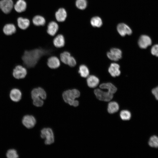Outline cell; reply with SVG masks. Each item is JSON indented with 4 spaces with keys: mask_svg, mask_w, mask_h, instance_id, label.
Wrapping results in <instances>:
<instances>
[{
    "mask_svg": "<svg viewBox=\"0 0 158 158\" xmlns=\"http://www.w3.org/2000/svg\"><path fill=\"white\" fill-rule=\"evenodd\" d=\"M30 95L33 104L37 107H41L43 105L44 100H45L47 97L46 91L41 87L33 89L31 91Z\"/></svg>",
    "mask_w": 158,
    "mask_h": 158,
    "instance_id": "cell-3",
    "label": "cell"
},
{
    "mask_svg": "<svg viewBox=\"0 0 158 158\" xmlns=\"http://www.w3.org/2000/svg\"><path fill=\"white\" fill-rule=\"evenodd\" d=\"M152 43L151 38L146 35H142L140 37L138 41V44L140 48L143 49L146 48Z\"/></svg>",
    "mask_w": 158,
    "mask_h": 158,
    "instance_id": "cell-12",
    "label": "cell"
},
{
    "mask_svg": "<svg viewBox=\"0 0 158 158\" xmlns=\"http://www.w3.org/2000/svg\"><path fill=\"white\" fill-rule=\"evenodd\" d=\"M56 49V48L54 47L51 48L40 47L25 50L21 57L23 64L28 69L33 68L43 56H55Z\"/></svg>",
    "mask_w": 158,
    "mask_h": 158,
    "instance_id": "cell-1",
    "label": "cell"
},
{
    "mask_svg": "<svg viewBox=\"0 0 158 158\" xmlns=\"http://www.w3.org/2000/svg\"><path fill=\"white\" fill-rule=\"evenodd\" d=\"M91 25L93 27H100L102 24L101 18L98 16L92 17L90 20Z\"/></svg>",
    "mask_w": 158,
    "mask_h": 158,
    "instance_id": "cell-27",
    "label": "cell"
},
{
    "mask_svg": "<svg viewBox=\"0 0 158 158\" xmlns=\"http://www.w3.org/2000/svg\"><path fill=\"white\" fill-rule=\"evenodd\" d=\"M78 72L80 76L83 78H87L89 75L90 71L88 68L83 64L79 66Z\"/></svg>",
    "mask_w": 158,
    "mask_h": 158,
    "instance_id": "cell-21",
    "label": "cell"
},
{
    "mask_svg": "<svg viewBox=\"0 0 158 158\" xmlns=\"http://www.w3.org/2000/svg\"><path fill=\"white\" fill-rule=\"evenodd\" d=\"M117 28L118 32L122 36H124L126 35H130L132 33V30L130 28L124 23L118 24Z\"/></svg>",
    "mask_w": 158,
    "mask_h": 158,
    "instance_id": "cell-14",
    "label": "cell"
},
{
    "mask_svg": "<svg viewBox=\"0 0 158 158\" xmlns=\"http://www.w3.org/2000/svg\"><path fill=\"white\" fill-rule=\"evenodd\" d=\"M87 0H76L75 2L76 7L81 10H85L87 8Z\"/></svg>",
    "mask_w": 158,
    "mask_h": 158,
    "instance_id": "cell-25",
    "label": "cell"
},
{
    "mask_svg": "<svg viewBox=\"0 0 158 158\" xmlns=\"http://www.w3.org/2000/svg\"><path fill=\"white\" fill-rule=\"evenodd\" d=\"M100 88L107 90L112 94L115 93L117 90L116 87L112 83H103L99 86Z\"/></svg>",
    "mask_w": 158,
    "mask_h": 158,
    "instance_id": "cell-23",
    "label": "cell"
},
{
    "mask_svg": "<svg viewBox=\"0 0 158 158\" xmlns=\"http://www.w3.org/2000/svg\"><path fill=\"white\" fill-rule=\"evenodd\" d=\"M120 66L116 63H111L109 68L108 71L111 75L113 77L118 76L121 74L119 69Z\"/></svg>",
    "mask_w": 158,
    "mask_h": 158,
    "instance_id": "cell-18",
    "label": "cell"
},
{
    "mask_svg": "<svg viewBox=\"0 0 158 158\" xmlns=\"http://www.w3.org/2000/svg\"><path fill=\"white\" fill-rule=\"evenodd\" d=\"M77 62L75 58L71 55L68 60L67 65L70 67H73L75 66Z\"/></svg>",
    "mask_w": 158,
    "mask_h": 158,
    "instance_id": "cell-32",
    "label": "cell"
},
{
    "mask_svg": "<svg viewBox=\"0 0 158 158\" xmlns=\"http://www.w3.org/2000/svg\"><path fill=\"white\" fill-rule=\"evenodd\" d=\"M94 93L97 98L102 101H109L113 97V94L108 90L104 91L99 89H95Z\"/></svg>",
    "mask_w": 158,
    "mask_h": 158,
    "instance_id": "cell-5",
    "label": "cell"
},
{
    "mask_svg": "<svg viewBox=\"0 0 158 158\" xmlns=\"http://www.w3.org/2000/svg\"><path fill=\"white\" fill-rule=\"evenodd\" d=\"M107 56L110 59L113 61H117L119 59L118 57L114 55L110 51L107 53Z\"/></svg>",
    "mask_w": 158,
    "mask_h": 158,
    "instance_id": "cell-34",
    "label": "cell"
},
{
    "mask_svg": "<svg viewBox=\"0 0 158 158\" xmlns=\"http://www.w3.org/2000/svg\"><path fill=\"white\" fill-rule=\"evenodd\" d=\"M59 29L58 22L52 20L49 22L47 26V32L50 35L54 37L57 34Z\"/></svg>",
    "mask_w": 158,
    "mask_h": 158,
    "instance_id": "cell-7",
    "label": "cell"
},
{
    "mask_svg": "<svg viewBox=\"0 0 158 158\" xmlns=\"http://www.w3.org/2000/svg\"><path fill=\"white\" fill-rule=\"evenodd\" d=\"M149 145L152 147L158 148V137L153 135L150 138L149 141Z\"/></svg>",
    "mask_w": 158,
    "mask_h": 158,
    "instance_id": "cell-29",
    "label": "cell"
},
{
    "mask_svg": "<svg viewBox=\"0 0 158 158\" xmlns=\"http://www.w3.org/2000/svg\"><path fill=\"white\" fill-rule=\"evenodd\" d=\"M53 43L54 46L57 48L63 47L64 46L65 44L64 37L62 34H56L54 37Z\"/></svg>",
    "mask_w": 158,
    "mask_h": 158,
    "instance_id": "cell-13",
    "label": "cell"
},
{
    "mask_svg": "<svg viewBox=\"0 0 158 158\" xmlns=\"http://www.w3.org/2000/svg\"><path fill=\"white\" fill-rule=\"evenodd\" d=\"M18 25L20 28L23 30L28 29L30 24V21L28 18L19 17L17 20Z\"/></svg>",
    "mask_w": 158,
    "mask_h": 158,
    "instance_id": "cell-15",
    "label": "cell"
},
{
    "mask_svg": "<svg viewBox=\"0 0 158 158\" xmlns=\"http://www.w3.org/2000/svg\"><path fill=\"white\" fill-rule=\"evenodd\" d=\"M121 119L123 121L129 120L131 116L130 112L127 110H124L121 111L120 114Z\"/></svg>",
    "mask_w": 158,
    "mask_h": 158,
    "instance_id": "cell-28",
    "label": "cell"
},
{
    "mask_svg": "<svg viewBox=\"0 0 158 158\" xmlns=\"http://www.w3.org/2000/svg\"><path fill=\"white\" fill-rule=\"evenodd\" d=\"M22 93L20 90L14 88L12 89L10 93V97L11 99L13 102L19 101L22 97Z\"/></svg>",
    "mask_w": 158,
    "mask_h": 158,
    "instance_id": "cell-19",
    "label": "cell"
},
{
    "mask_svg": "<svg viewBox=\"0 0 158 158\" xmlns=\"http://www.w3.org/2000/svg\"><path fill=\"white\" fill-rule=\"evenodd\" d=\"M71 56L70 53L67 51H64L60 54L59 59L62 63L67 64L68 60Z\"/></svg>",
    "mask_w": 158,
    "mask_h": 158,
    "instance_id": "cell-26",
    "label": "cell"
},
{
    "mask_svg": "<svg viewBox=\"0 0 158 158\" xmlns=\"http://www.w3.org/2000/svg\"><path fill=\"white\" fill-rule=\"evenodd\" d=\"M67 13L66 9L63 7L59 8L55 13L56 21L58 22H64L66 19Z\"/></svg>",
    "mask_w": 158,
    "mask_h": 158,
    "instance_id": "cell-10",
    "label": "cell"
},
{
    "mask_svg": "<svg viewBox=\"0 0 158 158\" xmlns=\"http://www.w3.org/2000/svg\"><path fill=\"white\" fill-rule=\"evenodd\" d=\"M61 61L58 57L54 56L49 57L47 60V64L50 68L55 69L59 68L60 66Z\"/></svg>",
    "mask_w": 158,
    "mask_h": 158,
    "instance_id": "cell-11",
    "label": "cell"
},
{
    "mask_svg": "<svg viewBox=\"0 0 158 158\" xmlns=\"http://www.w3.org/2000/svg\"><path fill=\"white\" fill-rule=\"evenodd\" d=\"M40 136L42 138L45 139L44 143L46 145H49L54 142V133L50 128H43L41 130Z\"/></svg>",
    "mask_w": 158,
    "mask_h": 158,
    "instance_id": "cell-4",
    "label": "cell"
},
{
    "mask_svg": "<svg viewBox=\"0 0 158 158\" xmlns=\"http://www.w3.org/2000/svg\"><path fill=\"white\" fill-rule=\"evenodd\" d=\"M27 3L25 0H18L14 6L15 11L18 13L24 12L27 8Z\"/></svg>",
    "mask_w": 158,
    "mask_h": 158,
    "instance_id": "cell-16",
    "label": "cell"
},
{
    "mask_svg": "<svg viewBox=\"0 0 158 158\" xmlns=\"http://www.w3.org/2000/svg\"><path fill=\"white\" fill-rule=\"evenodd\" d=\"M13 6V3L12 0H1L0 1V9L5 13H9Z\"/></svg>",
    "mask_w": 158,
    "mask_h": 158,
    "instance_id": "cell-8",
    "label": "cell"
},
{
    "mask_svg": "<svg viewBox=\"0 0 158 158\" xmlns=\"http://www.w3.org/2000/svg\"><path fill=\"white\" fill-rule=\"evenodd\" d=\"M110 52L118 57L119 59L122 57V52L121 50L117 48H112L110 49Z\"/></svg>",
    "mask_w": 158,
    "mask_h": 158,
    "instance_id": "cell-31",
    "label": "cell"
},
{
    "mask_svg": "<svg viewBox=\"0 0 158 158\" xmlns=\"http://www.w3.org/2000/svg\"><path fill=\"white\" fill-rule=\"evenodd\" d=\"M152 92L156 99L158 100V86L153 89Z\"/></svg>",
    "mask_w": 158,
    "mask_h": 158,
    "instance_id": "cell-35",
    "label": "cell"
},
{
    "mask_svg": "<svg viewBox=\"0 0 158 158\" xmlns=\"http://www.w3.org/2000/svg\"><path fill=\"white\" fill-rule=\"evenodd\" d=\"M86 79L87 85L90 88H94L96 87L99 84V80L96 76L93 75H89Z\"/></svg>",
    "mask_w": 158,
    "mask_h": 158,
    "instance_id": "cell-17",
    "label": "cell"
},
{
    "mask_svg": "<svg viewBox=\"0 0 158 158\" xmlns=\"http://www.w3.org/2000/svg\"><path fill=\"white\" fill-rule=\"evenodd\" d=\"M22 122L25 127L28 128L30 129L35 126L36 123V121L33 116L26 115L23 117Z\"/></svg>",
    "mask_w": 158,
    "mask_h": 158,
    "instance_id": "cell-9",
    "label": "cell"
},
{
    "mask_svg": "<svg viewBox=\"0 0 158 158\" xmlns=\"http://www.w3.org/2000/svg\"><path fill=\"white\" fill-rule=\"evenodd\" d=\"M28 71L26 67L20 65L16 66L13 70V77L18 79H24L26 76Z\"/></svg>",
    "mask_w": 158,
    "mask_h": 158,
    "instance_id": "cell-6",
    "label": "cell"
},
{
    "mask_svg": "<svg viewBox=\"0 0 158 158\" xmlns=\"http://www.w3.org/2000/svg\"><path fill=\"white\" fill-rule=\"evenodd\" d=\"M16 31L15 26L12 24H8L4 25L3 31L6 35H10L15 33Z\"/></svg>",
    "mask_w": 158,
    "mask_h": 158,
    "instance_id": "cell-22",
    "label": "cell"
},
{
    "mask_svg": "<svg viewBox=\"0 0 158 158\" xmlns=\"http://www.w3.org/2000/svg\"><path fill=\"white\" fill-rule=\"evenodd\" d=\"M32 22L34 25L37 26H44L46 23L45 18L42 16L40 15L34 16L32 19Z\"/></svg>",
    "mask_w": 158,
    "mask_h": 158,
    "instance_id": "cell-20",
    "label": "cell"
},
{
    "mask_svg": "<svg viewBox=\"0 0 158 158\" xmlns=\"http://www.w3.org/2000/svg\"><path fill=\"white\" fill-rule=\"evenodd\" d=\"M151 52L153 55L158 57V44H155L152 47Z\"/></svg>",
    "mask_w": 158,
    "mask_h": 158,
    "instance_id": "cell-33",
    "label": "cell"
},
{
    "mask_svg": "<svg viewBox=\"0 0 158 158\" xmlns=\"http://www.w3.org/2000/svg\"><path fill=\"white\" fill-rule=\"evenodd\" d=\"M6 156L8 158H17L18 157L16 151L13 149L8 150L6 153Z\"/></svg>",
    "mask_w": 158,
    "mask_h": 158,
    "instance_id": "cell-30",
    "label": "cell"
},
{
    "mask_svg": "<svg viewBox=\"0 0 158 158\" xmlns=\"http://www.w3.org/2000/svg\"><path fill=\"white\" fill-rule=\"evenodd\" d=\"M119 106L118 103L114 101L109 102L108 105L107 111L111 114H114L118 111Z\"/></svg>",
    "mask_w": 158,
    "mask_h": 158,
    "instance_id": "cell-24",
    "label": "cell"
},
{
    "mask_svg": "<svg viewBox=\"0 0 158 158\" xmlns=\"http://www.w3.org/2000/svg\"><path fill=\"white\" fill-rule=\"evenodd\" d=\"M80 93L78 89L75 88L66 90L63 92L62 97L63 100L66 103L75 107H78L79 101L76 99L80 97Z\"/></svg>",
    "mask_w": 158,
    "mask_h": 158,
    "instance_id": "cell-2",
    "label": "cell"
}]
</instances>
